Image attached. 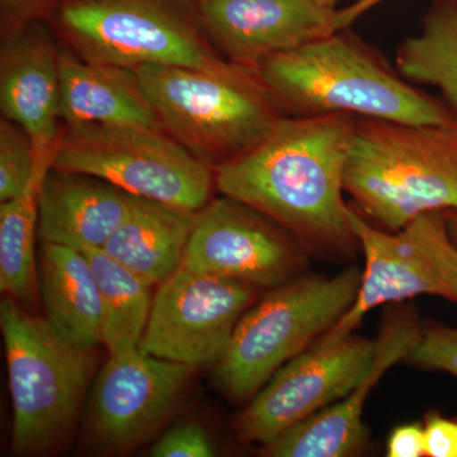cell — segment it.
Instances as JSON below:
<instances>
[{
  "mask_svg": "<svg viewBox=\"0 0 457 457\" xmlns=\"http://www.w3.org/2000/svg\"><path fill=\"white\" fill-rule=\"evenodd\" d=\"M357 117L285 116L257 143L215 167V186L270 219L303 245L356 240L343 200Z\"/></svg>",
  "mask_w": 457,
  "mask_h": 457,
  "instance_id": "cell-1",
  "label": "cell"
},
{
  "mask_svg": "<svg viewBox=\"0 0 457 457\" xmlns=\"http://www.w3.org/2000/svg\"><path fill=\"white\" fill-rule=\"evenodd\" d=\"M257 69L290 116L342 113L414 125L456 122L442 98L411 84L348 29L270 56Z\"/></svg>",
  "mask_w": 457,
  "mask_h": 457,
  "instance_id": "cell-2",
  "label": "cell"
},
{
  "mask_svg": "<svg viewBox=\"0 0 457 457\" xmlns=\"http://www.w3.org/2000/svg\"><path fill=\"white\" fill-rule=\"evenodd\" d=\"M345 191L361 215L390 231L425 213L457 212V121L357 119Z\"/></svg>",
  "mask_w": 457,
  "mask_h": 457,
  "instance_id": "cell-3",
  "label": "cell"
},
{
  "mask_svg": "<svg viewBox=\"0 0 457 457\" xmlns=\"http://www.w3.org/2000/svg\"><path fill=\"white\" fill-rule=\"evenodd\" d=\"M168 134L215 167L257 143L287 116L258 69L143 65L132 69Z\"/></svg>",
  "mask_w": 457,
  "mask_h": 457,
  "instance_id": "cell-4",
  "label": "cell"
},
{
  "mask_svg": "<svg viewBox=\"0 0 457 457\" xmlns=\"http://www.w3.org/2000/svg\"><path fill=\"white\" fill-rule=\"evenodd\" d=\"M0 328L13 405L12 447L18 455L55 449L73 431L86 398L95 354L35 317L13 297L0 303Z\"/></svg>",
  "mask_w": 457,
  "mask_h": 457,
  "instance_id": "cell-5",
  "label": "cell"
},
{
  "mask_svg": "<svg viewBox=\"0 0 457 457\" xmlns=\"http://www.w3.org/2000/svg\"><path fill=\"white\" fill-rule=\"evenodd\" d=\"M361 272L306 278L270 288L237 321L216 361V378L231 398L252 399L285 363L309 350L356 300Z\"/></svg>",
  "mask_w": 457,
  "mask_h": 457,
  "instance_id": "cell-6",
  "label": "cell"
},
{
  "mask_svg": "<svg viewBox=\"0 0 457 457\" xmlns=\"http://www.w3.org/2000/svg\"><path fill=\"white\" fill-rule=\"evenodd\" d=\"M53 170L89 174L132 196L198 212L210 201L215 168L163 128L68 126L54 154Z\"/></svg>",
  "mask_w": 457,
  "mask_h": 457,
  "instance_id": "cell-7",
  "label": "cell"
},
{
  "mask_svg": "<svg viewBox=\"0 0 457 457\" xmlns=\"http://www.w3.org/2000/svg\"><path fill=\"white\" fill-rule=\"evenodd\" d=\"M348 216L365 258L359 293L350 311L315 343L353 335L366 315L385 303L420 295L457 303V245L446 212L425 213L398 231L375 227L357 210L350 209Z\"/></svg>",
  "mask_w": 457,
  "mask_h": 457,
  "instance_id": "cell-8",
  "label": "cell"
},
{
  "mask_svg": "<svg viewBox=\"0 0 457 457\" xmlns=\"http://www.w3.org/2000/svg\"><path fill=\"white\" fill-rule=\"evenodd\" d=\"M62 23L82 59L121 68L185 66L220 71L233 64L209 46L187 21L158 0H78Z\"/></svg>",
  "mask_w": 457,
  "mask_h": 457,
  "instance_id": "cell-9",
  "label": "cell"
},
{
  "mask_svg": "<svg viewBox=\"0 0 457 457\" xmlns=\"http://www.w3.org/2000/svg\"><path fill=\"white\" fill-rule=\"evenodd\" d=\"M260 290L180 266L159 285L139 348L194 368L216 362Z\"/></svg>",
  "mask_w": 457,
  "mask_h": 457,
  "instance_id": "cell-10",
  "label": "cell"
},
{
  "mask_svg": "<svg viewBox=\"0 0 457 457\" xmlns=\"http://www.w3.org/2000/svg\"><path fill=\"white\" fill-rule=\"evenodd\" d=\"M375 351L376 341L353 335L328 345L315 343L255 394L237 420L239 437L267 446L335 404L368 374Z\"/></svg>",
  "mask_w": 457,
  "mask_h": 457,
  "instance_id": "cell-11",
  "label": "cell"
},
{
  "mask_svg": "<svg viewBox=\"0 0 457 457\" xmlns=\"http://www.w3.org/2000/svg\"><path fill=\"white\" fill-rule=\"evenodd\" d=\"M195 369L139 347L111 353L90 394V435L108 450L149 440L179 405Z\"/></svg>",
  "mask_w": 457,
  "mask_h": 457,
  "instance_id": "cell-12",
  "label": "cell"
},
{
  "mask_svg": "<svg viewBox=\"0 0 457 457\" xmlns=\"http://www.w3.org/2000/svg\"><path fill=\"white\" fill-rule=\"evenodd\" d=\"M276 222L230 197L196 213L182 266L273 288L290 281L300 254Z\"/></svg>",
  "mask_w": 457,
  "mask_h": 457,
  "instance_id": "cell-13",
  "label": "cell"
},
{
  "mask_svg": "<svg viewBox=\"0 0 457 457\" xmlns=\"http://www.w3.org/2000/svg\"><path fill=\"white\" fill-rule=\"evenodd\" d=\"M200 4L219 49L231 62L251 68L337 32L336 9L312 0H204Z\"/></svg>",
  "mask_w": 457,
  "mask_h": 457,
  "instance_id": "cell-14",
  "label": "cell"
},
{
  "mask_svg": "<svg viewBox=\"0 0 457 457\" xmlns=\"http://www.w3.org/2000/svg\"><path fill=\"white\" fill-rule=\"evenodd\" d=\"M420 333L411 315H393L376 339L374 361L360 383L335 404L264 446V453L272 457H345L360 453L368 441L362 416L370 392L387 370L408 359Z\"/></svg>",
  "mask_w": 457,
  "mask_h": 457,
  "instance_id": "cell-15",
  "label": "cell"
},
{
  "mask_svg": "<svg viewBox=\"0 0 457 457\" xmlns=\"http://www.w3.org/2000/svg\"><path fill=\"white\" fill-rule=\"evenodd\" d=\"M137 198L97 177L50 168L38 195V237L80 252L104 249Z\"/></svg>",
  "mask_w": 457,
  "mask_h": 457,
  "instance_id": "cell-16",
  "label": "cell"
},
{
  "mask_svg": "<svg viewBox=\"0 0 457 457\" xmlns=\"http://www.w3.org/2000/svg\"><path fill=\"white\" fill-rule=\"evenodd\" d=\"M0 107L3 116L31 137L36 149L59 143V53L46 33L31 29L7 42L2 54Z\"/></svg>",
  "mask_w": 457,
  "mask_h": 457,
  "instance_id": "cell-17",
  "label": "cell"
},
{
  "mask_svg": "<svg viewBox=\"0 0 457 457\" xmlns=\"http://www.w3.org/2000/svg\"><path fill=\"white\" fill-rule=\"evenodd\" d=\"M62 119L68 126L145 125L162 128L132 69L59 53Z\"/></svg>",
  "mask_w": 457,
  "mask_h": 457,
  "instance_id": "cell-18",
  "label": "cell"
},
{
  "mask_svg": "<svg viewBox=\"0 0 457 457\" xmlns=\"http://www.w3.org/2000/svg\"><path fill=\"white\" fill-rule=\"evenodd\" d=\"M38 294L45 318L57 332L83 348L104 343V311L86 254L44 243L38 261Z\"/></svg>",
  "mask_w": 457,
  "mask_h": 457,
  "instance_id": "cell-19",
  "label": "cell"
},
{
  "mask_svg": "<svg viewBox=\"0 0 457 457\" xmlns=\"http://www.w3.org/2000/svg\"><path fill=\"white\" fill-rule=\"evenodd\" d=\"M196 213L137 197L104 251L152 287L162 285L182 266Z\"/></svg>",
  "mask_w": 457,
  "mask_h": 457,
  "instance_id": "cell-20",
  "label": "cell"
},
{
  "mask_svg": "<svg viewBox=\"0 0 457 457\" xmlns=\"http://www.w3.org/2000/svg\"><path fill=\"white\" fill-rule=\"evenodd\" d=\"M57 144L49 149L37 150V170L31 185L21 196L0 204V288L5 296L20 303H32L38 293L36 263L38 195L53 163Z\"/></svg>",
  "mask_w": 457,
  "mask_h": 457,
  "instance_id": "cell-21",
  "label": "cell"
},
{
  "mask_svg": "<svg viewBox=\"0 0 457 457\" xmlns=\"http://www.w3.org/2000/svg\"><path fill=\"white\" fill-rule=\"evenodd\" d=\"M395 64L409 82L438 89L457 121V0H433L420 32L400 44Z\"/></svg>",
  "mask_w": 457,
  "mask_h": 457,
  "instance_id": "cell-22",
  "label": "cell"
},
{
  "mask_svg": "<svg viewBox=\"0 0 457 457\" xmlns=\"http://www.w3.org/2000/svg\"><path fill=\"white\" fill-rule=\"evenodd\" d=\"M83 253L97 282L104 311V345L108 353L139 347L152 311V286L104 249H90Z\"/></svg>",
  "mask_w": 457,
  "mask_h": 457,
  "instance_id": "cell-23",
  "label": "cell"
},
{
  "mask_svg": "<svg viewBox=\"0 0 457 457\" xmlns=\"http://www.w3.org/2000/svg\"><path fill=\"white\" fill-rule=\"evenodd\" d=\"M38 164V152L31 137L20 125L0 122V201L21 196L31 185Z\"/></svg>",
  "mask_w": 457,
  "mask_h": 457,
  "instance_id": "cell-24",
  "label": "cell"
},
{
  "mask_svg": "<svg viewBox=\"0 0 457 457\" xmlns=\"http://www.w3.org/2000/svg\"><path fill=\"white\" fill-rule=\"evenodd\" d=\"M416 365L457 378V329L432 328L420 333L408 357Z\"/></svg>",
  "mask_w": 457,
  "mask_h": 457,
  "instance_id": "cell-25",
  "label": "cell"
},
{
  "mask_svg": "<svg viewBox=\"0 0 457 457\" xmlns=\"http://www.w3.org/2000/svg\"><path fill=\"white\" fill-rule=\"evenodd\" d=\"M215 449L200 423H186L165 433L150 450L153 457H212Z\"/></svg>",
  "mask_w": 457,
  "mask_h": 457,
  "instance_id": "cell-26",
  "label": "cell"
},
{
  "mask_svg": "<svg viewBox=\"0 0 457 457\" xmlns=\"http://www.w3.org/2000/svg\"><path fill=\"white\" fill-rule=\"evenodd\" d=\"M425 456L457 457V422L429 414L425 425Z\"/></svg>",
  "mask_w": 457,
  "mask_h": 457,
  "instance_id": "cell-27",
  "label": "cell"
},
{
  "mask_svg": "<svg viewBox=\"0 0 457 457\" xmlns=\"http://www.w3.org/2000/svg\"><path fill=\"white\" fill-rule=\"evenodd\" d=\"M387 457L425 456V429L418 423L399 426L390 433L386 444Z\"/></svg>",
  "mask_w": 457,
  "mask_h": 457,
  "instance_id": "cell-28",
  "label": "cell"
},
{
  "mask_svg": "<svg viewBox=\"0 0 457 457\" xmlns=\"http://www.w3.org/2000/svg\"><path fill=\"white\" fill-rule=\"evenodd\" d=\"M383 2L385 0H357L350 7L342 9V11H337L335 20L336 31L350 29L360 17L368 13L370 9L375 8L376 5Z\"/></svg>",
  "mask_w": 457,
  "mask_h": 457,
  "instance_id": "cell-29",
  "label": "cell"
},
{
  "mask_svg": "<svg viewBox=\"0 0 457 457\" xmlns=\"http://www.w3.org/2000/svg\"><path fill=\"white\" fill-rule=\"evenodd\" d=\"M446 216L451 237H453L457 245V212H447Z\"/></svg>",
  "mask_w": 457,
  "mask_h": 457,
  "instance_id": "cell-30",
  "label": "cell"
},
{
  "mask_svg": "<svg viewBox=\"0 0 457 457\" xmlns=\"http://www.w3.org/2000/svg\"><path fill=\"white\" fill-rule=\"evenodd\" d=\"M312 2L317 3L318 5L323 8L335 9V5L339 0H312Z\"/></svg>",
  "mask_w": 457,
  "mask_h": 457,
  "instance_id": "cell-31",
  "label": "cell"
},
{
  "mask_svg": "<svg viewBox=\"0 0 457 457\" xmlns=\"http://www.w3.org/2000/svg\"><path fill=\"white\" fill-rule=\"evenodd\" d=\"M7 2H20V0H7Z\"/></svg>",
  "mask_w": 457,
  "mask_h": 457,
  "instance_id": "cell-32",
  "label": "cell"
},
{
  "mask_svg": "<svg viewBox=\"0 0 457 457\" xmlns=\"http://www.w3.org/2000/svg\"><path fill=\"white\" fill-rule=\"evenodd\" d=\"M198 2H200V3H201V2H204V0H198Z\"/></svg>",
  "mask_w": 457,
  "mask_h": 457,
  "instance_id": "cell-33",
  "label": "cell"
}]
</instances>
